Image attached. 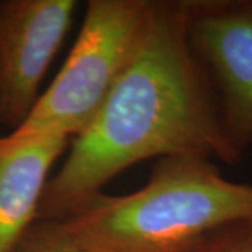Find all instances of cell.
Returning a JSON list of instances; mask_svg holds the SVG:
<instances>
[{
  "instance_id": "52a82bcc",
  "label": "cell",
  "mask_w": 252,
  "mask_h": 252,
  "mask_svg": "<svg viewBox=\"0 0 252 252\" xmlns=\"http://www.w3.org/2000/svg\"><path fill=\"white\" fill-rule=\"evenodd\" d=\"M13 252H93L73 241L58 220L38 219Z\"/></svg>"
},
{
  "instance_id": "8992f818",
  "label": "cell",
  "mask_w": 252,
  "mask_h": 252,
  "mask_svg": "<svg viewBox=\"0 0 252 252\" xmlns=\"http://www.w3.org/2000/svg\"><path fill=\"white\" fill-rule=\"evenodd\" d=\"M70 143L59 135L0 137V252H13L38 220L49 171Z\"/></svg>"
},
{
  "instance_id": "ba28073f",
  "label": "cell",
  "mask_w": 252,
  "mask_h": 252,
  "mask_svg": "<svg viewBox=\"0 0 252 252\" xmlns=\"http://www.w3.org/2000/svg\"><path fill=\"white\" fill-rule=\"evenodd\" d=\"M185 252H252V216L217 227Z\"/></svg>"
},
{
  "instance_id": "277c9868",
  "label": "cell",
  "mask_w": 252,
  "mask_h": 252,
  "mask_svg": "<svg viewBox=\"0 0 252 252\" xmlns=\"http://www.w3.org/2000/svg\"><path fill=\"white\" fill-rule=\"evenodd\" d=\"M189 44L212 86L230 144L252 147V0H184Z\"/></svg>"
},
{
  "instance_id": "3957f363",
  "label": "cell",
  "mask_w": 252,
  "mask_h": 252,
  "mask_svg": "<svg viewBox=\"0 0 252 252\" xmlns=\"http://www.w3.org/2000/svg\"><path fill=\"white\" fill-rule=\"evenodd\" d=\"M154 0H90L80 32L52 84L7 135L74 139L90 125L143 38Z\"/></svg>"
},
{
  "instance_id": "7a4b0ae2",
  "label": "cell",
  "mask_w": 252,
  "mask_h": 252,
  "mask_svg": "<svg viewBox=\"0 0 252 252\" xmlns=\"http://www.w3.org/2000/svg\"><path fill=\"white\" fill-rule=\"evenodd\" d=\"M252 216V184L225 178L213 160L158 158L144 187L99 192L58 220L93 252H185L220 225Z\"/></svg>"
},
{
  "instance_id": "6da1fadb",
  "label": "cell",
  "mask_w": 252,
  "mask_h": 252,
  "mask_svg": "<svg viewBox=\"0 0 252 252\" xmlns=\"http://www.w3.org/2000/svg\"><path fill=\"white\" fill-rule=\"evenodd\" d=\"M46 184L38 219L61 220L126 168L198 156L224 164L230 144L212 86L189 44L184 0H154L143 38L95 118Z\"/></svg>"
},
{
  "instance_id": "5b68a950",
  "label": "cell",
  "mask_w": 252,
  "mask_h": 252,
  "mask_svg": "<svg viewBox=\"0 0 252 252\" xmlns=\"http://www.w3.org/2000/svg\"><path fill=\"white\" fill-rule=\"evenodd\" d=\"M76 0H0V126L16 130L72 26Z\"/></svg>"
}]
</instances>
